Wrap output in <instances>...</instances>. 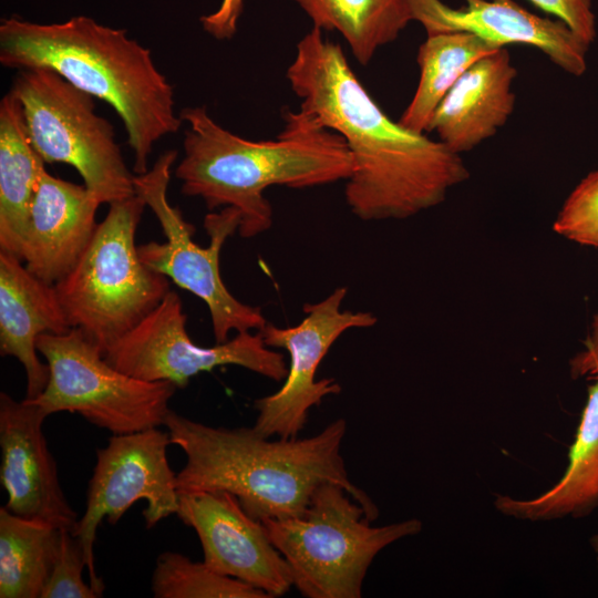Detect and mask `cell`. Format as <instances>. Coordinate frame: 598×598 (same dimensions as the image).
Returning a JSON list of instances; mask_svg holds the SVG:
<instances>
[{"label": "cell", "mask_w": 598, "mask_h": 598, "mask_svg": "<svg viewBox=\"0 0 598 598\" xmlns=\"http://www.w3.org/2000/svg\"><path fill=\"white\" fill-rule=\"evenodd\" d=\"M286 78L300 109L344 140L353 161L344 198L359 219L412 217L470 177L460 154L390 118L321 29L298 42Z\"/></svg>", "instance_id": "6da1fadb"}, {"label": "cell", "mask_w": 598, "mask_h": 598, "mask_svg": "<svg viewBox=\"0 0 598 598\" xmlns=\"http://www.w3.org/2000/svg\"><path fill=\"white\" fill-rule=\"evenodd\" d=\"M187 124L184 156L175 169L181 192L200 197L209 210L234 207L238 234L256 237L271 228V186L308 188L347 181L353 161L344 140L311 113L283 112V127L270 140L252 141L224 128L206 107L178 112Z\"/></svg>", "instance_id": "7a4b0ae2"}, {"label": "cell", "mask_w": 598, "mask_h": 598, "mask_svg": "<svg viewBox=\"0 0 598 598\" xmlns=\"http://www.w3.org/2000/svg\"><path fill=\"white\" fill-rule=\"evenodd\" d=\"M171 443L186 455L176 474L178 493L226 491L257 520L300 516L323 483L341 485L372 520L379 511L349 480L340 454L347 424L338 419L306 439L269 441L254 427H214L169 410Z\"/></svg>", "instance_id": "3957f363"}, {"label": "cell", "mask_w": 598, "mask_h": 598, "mask_svg": "<svg viewBox=\"0 0 598 598\" xmlns=\"http://www.w3.org/2000/svg\"><path fill=\"white\" fill-rule=\"evenodd\" d=\"M0 62L6 68H48L113 107L134 154L133 171L146 173L154 145L179 131L174 87L151 51L126 30L76 16L35 23L16 16L0 24Z\"/></svg>", "instance_id": "277c9868"}, {"label": "cell", "mask_w": 598, "mask_h": 598, "mask_svg": "<svg viewBox=\"0 0 598 598\" xmlns=\"http://www.w3.org/2000/svg\"><path fill=\"white\" fill-rule=\"evenodd\" d=\"M145 206L136 194L110 204L75 266L54 283L71 328L103 354L171 291L168 278L145 266L137 252L135 235Z\"/></svg>", "instance_id": "5b68a950"}, {"label": "cell", "mask_w": 598, "mask_h": 598, "mask_svg": "<svg viewBox=\"0 0 598 598\" xmlns=\"http://www.w3.org/2000/svg\"><path fill=\"white\" fill-rule=\"evenodd\" d=\"M371 522L341 485L327 482L317 487L300 516L261 523L303 597L360 598L378 553L423 527L416 518L383 526Z\"/></svg>", "instance_id": "8992f818"}, {"label": "cell", "mask_w": 598, "mask_h": 598, "mask_svg": "<svg viewBox=\"0 0 598 598\" xmlns=\"http://www.w3.org/2000/svg\"><path fill=\"white\" fill-rule=\"evenodd\" d=\"M10 92L21 104L30 141L45 163L76 169L100 204L135 195L133 175L112 124L95 112L94 96L48 68L22 69Z\"/></svg>", "instance_id": "52a82bcc"}, {"label": "cell", "mask_w": 598, "mask_h": 598, "mask_svg": "<svg viewBox=\"0 0 598 598\" xmlns=\"http://www.w3.org/2000/svg\"><path fill=\"white\" fill-rule=\"evenodd\" d=\"M176 158L175 150L166 151L146 173L135 175V194L157 217L166 236L164 243L138 245L140 259L206 303L216 343L227 341L231 331H259L267 323L261 308L234 297L219 269L220 250L227 238L238 231L240 214L230 206L210 212L204 219L209 245L202 247L194 243L195 226L167 199L171 168Z\"/></svg>", "instance_id": "ba28073f"}, {"label": "cell", "mask_w": 598, "mask_h": 598, "mask_svg": "<svg viewBox=\"0 0 598 598\" xmlns=\"http://www.w3.org/2000/svg\"><path fill=\"white\" fill-rule=\"evenodd\" d=\"M37 348L47 360L50 375L43 392L28 401L40 405L49 416L76 413L112 434L164 424L169 400L178 389L175 383L145 381L117 370L78 328L59 334L42 333Z\"/></svg>", "instance_id": "9c48e42d"}, {"label": "cell", "mask_w": 598, "mask_h": 598, "mask_svg": "<svg viewBox=\"0 0 598 598\" xmlns=\"http://www.w3.org/2000/svg\"><path fill=\"white\" fill-rule=\"evenodd\" d=\"M187 316L178 293L171 290L162 302L104 354L117 370L145 381H171L185 388L190 378L221 365H238L283 381L285 355L270 349L260 331L238 332L213 347L195 343L186 331Z\"/></svg>", "instance_id": "30bf717a"}, {"label": "cell", "mask_w": 598, "mask_h": 598, "mask_svg": "<svg viewBox=\"0 0 598 598\" xmlns=\"http://www.w3.org/2000/svg\"><path fill=\"white\" fill-rule=\"evenodd\" d=\"M169 433L157 427L125 434H112L106 446L96 451V462L86 493L84 514L75 535L83 544L89 580L102 596L104 582L95 570L94 543L103 518L115 525L143 499L147 529L178 509L176 474L167 460Z\"/></svg>", "instance_id": "8fae6325"}, {"label": "cell", "mask_w": 598, "mask_h": 598, "mask_svg": "<svg viewBox=\"0 0 598 598\" xmlns=\"http://www.w3.org/2000/svg\"><path fill=\"white\" fill-rule=\"evenodd\" d=\"M347 288H336L329 296L303 306V318L295 326L278 327L267 322L259 331L269 348L289 354V368L281 388L255 400L258 412L254 430L265 437H297L309 412L324 398L341 392L332 378L317 380V371L329 349L342 333L353 328L373 327L378 319L368 311L342 310Z\"/></svg>", "instance_id": "7c38bea8"}, {"label": "cell", "mask_w": 598, "mask_h": 598, "mask_svg": "<svg viewBox=\"0 0 598 598\" xmlns=\"http://www.w3.org/2000/svg\"><path fill=\"white\" fill-rule=\"evenodd\" d=\"M176 515L197 534L204 563L213 570L245 581L270 598L293 586L289 564L274 546L260 520L248 515L226 491L179 494Z\"/></svg>", "instance_id": "4fadbf2b"}, {"label": "cell", "mask_w": 598, "mask_h": 598, "mask_svg": "<svg viewBox=\"0 0 598 598\" xmlns=\"http://www.w3.org/2000/svg\"><path fill=\"white\" fill-rule=\"evenodd\" d=\"M48 416L33 402H19L0 393V482L8 496L4 507L75 534L80 518L63 493L43 433Z\"/></svg>", "instance_id": "5bb4252c"}, {"label": "cell", "mask_w": 598, "mask_h": 598, "mask_svg": "<svg viewBox=\"0 0 598 598\" xmlns=\"http://www.w3.org/2000/svg\"><path fill=\"white\" fill-rule=\"evenodd\" d=\"M451 8L441 0H410L413 20L426 34L468 32L498 48L527 44L542 51L563 71L581 76L587 70L584 43L564 22L536 16L514 0H464Z\"/></svg>", "instance_id": "9a60e30c"}, {"label": "cell", "mask_w": 598, "mask_h": 598, "mask_svg": "<svg viewBox=\"0 0 598 598\" xmlns=\"http://www.w3.org/2000/svg\"><path fill=\"white\" fill-rule=\"evenodd\" d=\"M101 204L84 185L47 172L34 190L19 257L43 281L54 285L75 266L90 244Z\"/></svg>", "instance_id": "2e32d148"}, {"label": "cell", "mask_w": 598, "mask_h": 598, "mask_svg": "<svg viewBox=\"0 0 598 598\" xmlns=\"http://www.w3.org/2000/svg\"><path fill=\"white\" fill-rule=\"evenodd\" d=\"M22 259L0 250V352L16 358L27 375V400L45 389L50 370L38 357L42 333H64L69 324L54 285L31 272Z\"/></svg>", "instance_id": "e0dca14e"}, {"label": "cell", "mask_w": 598, "mask_h": 598, "mask_svg": "<svg viewBox=\"0 0 598 598\" xmlns=\"http://www.w3.org/2000/svg\"><path fill=\"white\" fill-rule=\"evenodd\" d=\"M517 70L509 52L498 49L472 64L436 107L426 132L456 154L494 136L513 114Z\"/></svg>", "instance_id": "ac0fdd59"}, {"label": "cell", "mask_w": 598, "mask_h": 598, "mask_svg": "<svg viewBox=\"0 0 598 598\" xmlns=\"http://www.w3.org/2000/svg\"><path fill=\"white\" fill-rule=\"evenodd\" d=\"M495 508L519 520L579 518L598 507V380L588 386L568 465L559 481L533 498L496 495Z\"/></svg>", "instance_id": "d6986e66"}, {"label": "cell", "mask_w": 598, "mask_h": 598, "mask_svg": "<svg viewBox=\"0 0 598 598\" xmlns=\"http://www.w3.org/2000/svg\"><path fill=\"white\" fill-rule=\"evenodd\" d=\"M45 162L32 145L18 99L0 102V250L19 257L31 200Z\"/></svg>", "instance_id": "ffe728a7"}, {"label": "cell", "mask_w": 598, "mask_h": 598, "mask_svg": "<svg viewBox=\"0 0 598 598\" xmlns=\"http://www.w3.org/2000/svg\"><path fill=\"white\" fill-rule=\"evenodd\" d=\"M498 49L502 48L468 32L427 34L417 52V87L399 123L411 131L426 133L436 107L462 74Z\"/></svg>", "instance_id": "44dd1931"}, {"label": "cell", "mask_w": 598, "mask_h": 598, "mask_svg": "<svg viewBox=\"0 0 598 598\" xmlns=\"http://www.w3.org/2000/svg\"><path fill=\"white\" fill-rule=\"evenodd\" d=\"M322 31L339 32L367 65L413 21L410 0H292Z\"/></svg>", "instance_id": "7402d4cb"}, {"label": "cell", "mask_w": 598, "mask_h": 598, "mask_svg": "<svg viewBox=\"0 0 598 598\" xmlns=\"http://www.w3.org/2000/svg\"><path fill=\"white\" fill-rule=\"evenodd\" d=\"M62 529L0 507V597L41 598Z\"/></svg>", "instance_id": "603a6c76"}, {"label": "cell", "mask_w": 598, "mask_h": 598, "mask_svg": "<svg viewBox=\"0 0 598 598\" xmlns=\"http://www.w3.org/2000/svg\"><path fill=\"white\" fill-rule=\"evenodd\" d=\"M151 589L155 598H270L245 581L175 551L158 555Z\"/></svg>", "instance_id": "cb8c5ba5"}, {"label": "cell", "mask_w": 598, "mask_h": 598, "mask_svg": "<svg viewBox=\"0 0 598 598\" xmlns=\"http://www.w3.org/2000/svg\"><path fill=\"white\" fill-rule=\"evenodd\" d=\"M556 234L598 248V169L584 177L565 199L553 225Z\"/></svg>", "instance_id": "d4e9b609"}, {"label": "cell", "mask_w": 598, "mask_h": 598, "mask_svg": "<svg viewBox=\"0 0 598 598\" xmlns=\"http://www.w3.org/2000/svg\"><path fill=\"white\" fill-rule=\"evenodd\" d=\"M86 559L83 544L78 535L62 529L59 551L41 598H96L101 597L83 579Z\"/></svg>", "instance_id": "484cf974"}, {"label": "cell", "mask_w": 598, "mask_h": 598, "mask_svg": "<svg viewBox=\"0 0 598 598\" xmlns=\"http://www.w3.org/2000/svg\"><path fill=\"white\" fill-rule=\"evenodd\" d=\"M546 13L564 22L584 43L590 47L597 35L591 0H529Z\"/></svg>", "instance_id": "4316f807"}, {"label": "cell", "mask_w": 598, "mask_h": 598, "mask_svg": "<svg viewBox=\"0 0 598 598\" xmlns=\"http://www.w3.org/2000/svg\"><path fill=\"white\" fill-rule=\"evenodd\" d=\"M244 0H221L218 9L200 18L203 29L217 40H229L237 32Z\"/></svg>", "instance_id": "83f0119b"}, {"label": "cell", "mask_w": 598, "mask_h": 598, "mask_svg": "<svg viewBox=\"0 0 598 598\" xmlns=\"http://www.w3.org/2000/svg\"><path fill=\"white\" fill-rule=\"evenodd\" d=\"M569 369L573 379L598 380V312L592 317L584 349L570 359Z\"/></svg>", "instance_id": "f1b7e54d"}, {"label": "cell", "mask_w": 598, "mask_h": 598, "mask_svg": "<svg viewBox=\"0 0 598 598\" xmlns=\"http://www.w3.org/2000/svg\"><path fill=\"white\" fill-rule=\"evenodd\" d=\"M590 545L596 555V561L598 566V533L590 538Z\"/></svg>", "instance_id": "f546056e"}]
</instances>
